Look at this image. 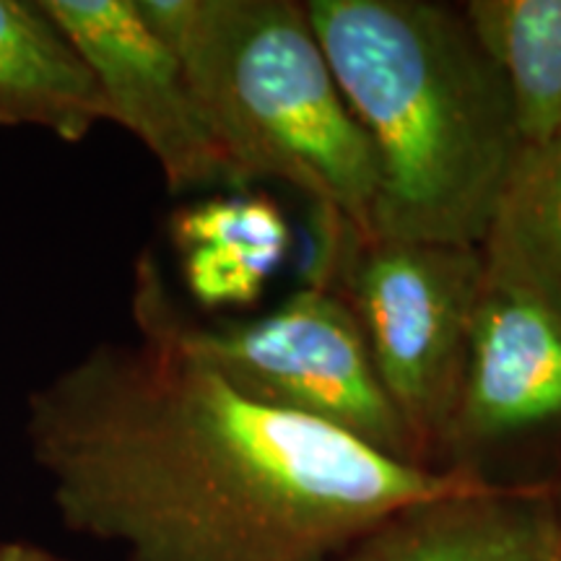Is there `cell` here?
<instances>
[{
	"label": "cell",
	"instance_id": "cell-6",
	"mask_svg": "<svg viewBox=\"0 0 561 561\" xmlns=\"http://www.w3.org/2000/svg\"><path fill=\"white\" fill-rule=\"evenodd\" d=\"M45 9L94 73L110 121L146 146L172 193L248 191L138 0H45Z\"/></svg>",
	"mask_w": 561,
	"mask_h": 561
},
{
	"label": "cell",
	"instance_id": "cell-1",
	"mask_svg": "<svg viewBox=\"0 0 561 561\" xmlns=\"http://www.w3.org/2000/svg\"><path fill=\"white\" fill-rule=\"evenodd\" d=\"M26 437L68 528L125 561H328L388 512L481 476L252 401L149 333L34 390Z\"/></svg>",
	"mask_w": 561,
	"mask_h": 561
},
{
	"label": "cell",
	"instance_id": "cell-9",
	"mask_svg": "<svg viewBox=\"0 0 561 561\" xmlns=\"http://www.w3.org/2000/svg\"><path fill=\"white\" fill-rule=\"evenodd\" d=\"M107 121L94 73L45 0H0V125L79 144Z\"/></svg>",
	"mask_w": 561,
	"mask_h": 561
},
{
	"label": "cell",
	"instance_id": "cell-3",
	"mask_svg": "<svg viewBox=\"0 0 561 561\" xmlns=\"http://www.w3.org/2000/svg\"><path fill=\"white\" fill-rule=\"evenodd\" d=\"M248 191L276 180L371 237L377 164L305 3L138 0Z\"/></svg>",
	"mask_w": 561,
	"mask_h": 561
},
{
	"label": "cell",
	"instance_id": "cell-7",
	"mask_svg": "<svg viewBox=\"0 0 561 561\" xmlns=\"http://www.w3.org/2000/svg\"><path fill=\"white\" fill-rule=\"evenodd\" d=\"M561 426V310L486 273L447 455Z\"/></svg>",
	"mask_w": 561,
	"mask_h": 561
},
{
	"label": "cell",
	"instance_id": "cell-12",
	"mask_svg": "<svg viewBox=\"0 0 561 561\" xmlns=\"http://www.w3.org/2000/svg\"><path fill=\"white\" fill-rule=\"evenodd\" d=\"M170 237L180 252L198 244H221L286 257L291 229L280 208L265 195L227 193L180 208L170 221Z\"/></svg>",
	"mask_w": 561,
	"mask_h": 561
},
{
	"label": "cell",
	"instance_id": "cell-15",
	"mask_svg": "<svg viewBox=\"0 0 561 561\" xmlns=\"http://www.w3.org/2000/svg\"><path fill=\"white\" fill-rule=\"evenodd\" d=\"M557 517H559V536H561V489L557 491Z\"/></svg>",
	"mask_w": 561,
	"mask_h": 561
},
{
	"label": "cell",
	"instance_id": "cell-8",
	"mask_svg": "<svg viewBox=\"0 0 561 561\" xmlns=\"http://www.w3.org/2000/svg\"><path fill=\"white\" fill-rule=\"evenodd\" d=\"M557 491L486 476L388 512L328 561H553Z\"/></svg>",
	"mask_w": 561,
	"mask_h": 561
},
{
	"label": "cell",
	"instance_id": "cell-11",
	"mask_svg": "<svg viewBox=\"0 0 561 561\" xmlns=\"http://www.w3.org/2000/svg\"><path fill=\"white\" fill-rule=\"evenodd\" d=\"M481 252L489 276L561 310V128L520 151Z\"/></svg>",
	"mask_w": 561,
	"mask_h": 561
},
{
	"label": "cell",
	"instance_id": "cell-14",
	"mask_svg": "<svg viewBox=\"0 0 561 561\" xmlns=\"http://www.w3.org/2000/svg\"><path fill=\"white\" fill-rule=\"evenodd\" d=\"M0 561H68V559L55 557L53 551L39 549V546L13 541V543H0Z\"/></svg>",
	"mask_w": 561,
	"mask_h": 561
},
{
	"label": "cell",
	"instance_id": "cell-2",
	"mask_svg": "<svg viewBox=\"0 0 561 561\" xmlns=\"http://www.w3.org/2000/svg\"><path fill=\"white\" fill-rule=\"evenodd\" d=\"M305 5L375 153L371 237L481 248L523 144L510 91L460 5Z\"/></svg>",
	"mask_w": 561,
	"mask_h": 561
},
{
	"label": "cell",
	"instance_id": "cell-13",
	"mask_svg": "<svg viewBox=\"0 0 561 561\" xmlns=\"http://www.w3.org/2000/svg\"><path fill=\"white\" fill-rule=\"evenodd\" d=\"M182 255V278L201 305H250L263 294L265 280L280 268L284 257L221 244H198Z\"/></svg>",
	"mask_w": 561,
	"mask_h": 561
},
{
	"label": "cell",
	"instance_id": "cell-4",
	"mask_svg": "<svg viewBox=\"0 0 561 561\" xmlns=\"http://www.w3.org/2000/svg\"><path fill=\"white\" fill-rule=\"evenodd\" d=\"M130 312L138 333L170 341L252 401L322 421L392 460L430 468L339 291L305 286L261 318L195 320L146 252L136 263Z\"/></svg>",
	"mask_w": 561,
	"mask_h": 561
},
{
	"label": "cell",
	"instance_id": "cell-16",
	"mask_svg": "<svg viewBox=\"0 0 561 561\" xmlns=\"http://www.w3.org/2000/svg\"><path fill=\"white\" fill-rule=\"evenodd\" d=\"M553 561H561V541H559V549H557V557H553Z\"/></svg>",
	"mask_w": 561,
	"mask_h": 561
},
{
	"label": "cell",
	"instance_id": "cell-5",
	"mask_svg": "<svg viewBox=\"0 0 561 561\" xmlns=\"http://www.w3.org/2000/svg\"><path fill=\"white\" fill-rule=\"evenodd\" d=\"M339 276L385 392L426 466L439 468L486 280L481 248L356 237Z\"/></svg>",
	"mask_w": 561,
	"mask_h": 561
},
{
	"label": "cell",
	"instance_id": "cell-10",
	"mask_svg": "<svg viewBox=\"0 0 561 561\" xmlns=\"http://www.w3.org/2000/svg\"><path fill=\"white\" fill-rule=\"evenodd\" d=\"M476 42L500 70L523 149L561 128V0H468Z\"/></svg>",
	"mask_w": 561,
	"mask_h": 561
}]
</instances>
